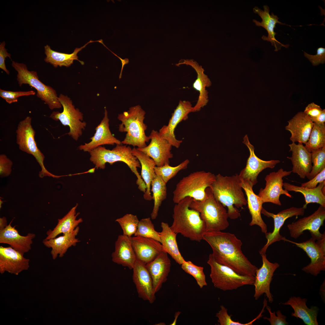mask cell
<instances>
[{
  "mask_svg": "<svg viewBox=\"0 0 325 325\" xmlns=\"http://www.w3.org/2000/svg\"><path fill=\"white\" fill-rule=\"evenodd\" d=\"M312 163L311 172L306 177L310 180L325 168V147L311 152Z\"/></svg>",
  "mask_w": 325,
  "mask_h": 325,
  "instance_id": "44",
  "label": "cell"
},
{
  "mask_svg": "<svg viewBox=\"0 0 325 325\" xmlns=\"http://www.w3.org/2000/svg\"><path fill=\"white\" fill-rule=\"evenodd\" d=\"M132 150L130 146L122 144L116 145L112 150L100 146L89 152L90 159L97 169H105L107 162L110 165L117 162H124L136 176V183L139 189L145 193L146 184L137 170L138 168L141 167V164L137 158L132 154Z\"/></svg>",
  "mask_w": 325,
  "mask_h": 325,
  "instance_id": "4",
  "label": "cell"
},
{
  "mask_svg": "<svg viewBox=\"0 0 325 325\" xmlns=\"http://www.w3.org/2000/svg\"><path fill=\"white\" fill-rule=\"evenodd\" d=\"M266 308L269 312L270 317H264V319L268 320L270 322L271 325H286L288 324V322L286 320V316L282 314L281 311L280 310H277L276 312L277 316L275 315V312H272L271 311V309L267 304L266 306Z\"/></svg>",
  "mask_w": 325,
  "mask_h": 325,
  "instance_id": "48",
  "label": "cell"
},
{
  "mask_svg": "<svg viewBox=\"0 0 325 325\" xmlns=\"http://www.w3.org/2000/svg\"><path fill=\"white\" fill-rule=\"evenodd\" d=\"M292 172L291 171H284L280 168L277 172H272L266 175L265 178V186L260 189L258 195L263 203L269 202L280 206L281 203L279 198L281 195L292 198L289 191L283 189V177L289 175Z\"/></svg>",
  "mask_w": 325,
  "mask_h": 325,
  "instance_id": "14",
  "label": "cell"
},
{
  "mask_svg": "<svg viewBox=\"0 0 325 325\" xmlns=\"http://www.w3.org/2000/svg\"><path fill=\"white\" fill-rule=\"evenodd\" d=\"M11 65L17 73V80L20 87L26 84L34 88L37 90V96L44 101L51 110L61 107L55 90L41 82L36 71H29L23 63L12 61Z\"/></svg>",
  "mask_w": 325,
  "mask_h": 325,
  "instance_id": "8",
  "label": "cell"
},
{
  "mask_svg": "<svg viewBox=\"0 0 325 325\" xmlns=\"http://www.w3.org/2000/svg\"><path fill=\"white\" fill-rule=\"evenodd\" d=\"M181 265V268L185 272L194 278L200 288L207 285L203 267L197 266L191 261H185Z\"/></svg>",
  "mask_w": 325,
  "mask_h": 325,
  "instance_id": "43",
  "label": "cell"
},
{
  "mask_svg": "<svg viewBox=\"0 0 325 325\" xmlns=\"http://www.w3.org/2000/svg\"><path fill=\"white\" fill-rule=\"evenodd\" d=\"M11 246H0V273L5 272L18 275L29 267V260Z\"/></svg>",
  "mask_w": 325,
  "mask_h": 325,
  "instance_id": "20",
  "label": "cell"
},
{
  "mask_svg": "<svg viewBox=\"0 0 325 325\" xmlns=\"http://www.w3.org/2000/svg\"><path fill=\"white\" fill-rule=\"evenodd\" d=\"M152 278L154 293L161 288L170 271L171 262L168 254L162 251L151 262L146 265Z\"/></svg>",
  "mask_w": 325,
  "mask_h": 325,
  "instance_id": "27",
  "label": "cell"
},
{
  "mask_svg": "<svg viewBox=\"0 0 325 325\" xmlns=\"http://www.w3.org/2000/svg\"><path fill=\"white\" fill-rule=\"evenodd\" d=\"M8 225L6 217L5 216L0 218V231L5 228Z\"/></svg>",
  "mask_w": 325,
  "mask_h": 325,
  "instance_id": "55",
  "label": "cell"
},
{
  "mask_svg": "<svg viewBox=\"0 0 325 325\" xmlns=\"http://www.w3.org/2000/svg\"><path fill=\"white\" fill-rule=\"evenodd\" d=\"M134 236L152 238L160 243L159 233L155 230L150 217L143 218L139 221Z\"/></svg>",
  "mask_w": 325,
  "mask_h": 325,
  "instance_id": "42",
  "label": "cell"
},
{
  "mask_svg": "<svg viewBox=\"0 0 325 325\" xmlns=\"http://www.w3.org/2000/svg\"><path fill=\"white\" fill-rule=\"evenodd\" d=\"M240 179L241 186L247 196V204L252 217L249 225L251 226L257 225L260 228L262 232L265 234L267 231V226L261 215L263 203L260 197L254 192L253 186L247 180Z\"/></svg>",
  "mask_w": 325,
  "mask_h": 325,
  "instance_id": "30",
  "label": "cell"
},
{
  "mask_svg": "<svg viewBox=\"0 0 325 325\" xmlns=\"http://www.w3.org/2000/svg\"><path fill=\"white\" fill-rule=\"evenodd\" d=\"M289 151L292 152L290 159L292 165V172L297 174L301 178L304 179L311 172L312 167L311 153L309 152L303 144L292 143L289 144Z\"/></svg>",
  "mask_w": 325,
  "mask_h": 325,
  "instance_id": "28",
  "label": "cell"
},
{
  "mask_svg": "<svg viewBox=\"0 0 325 325\" xmlns=\"http://www.w3.org/2000/svg\"><path fill=\"white\" fill-rule=\"evenodd\" d=\"M220 310L216 314V317L218 318V322L220 325H252L254 321L263 316L262 314L264 311L262 310L260 313L255 318L249 322L243 323L233 320L231 318L232 315H229L228 314L227 309L223 305L220 306Z\"/></svg>",
  "mask_w": 325,
  "mask_h": 325,
  "instance_id": "46",
  "label": "cell"
},
{
  "mask_svg": "<svg viewBox=\"0 0 325 325\" xmlns=\"http://www.w3.org/2000/svg\"><path fill=\"white\" fill-rule=\"evenodd\" d=\"M162 231L159 232L162 251L169 255L175 262L181 265L185 261L179 252L176 241L177 234L168 223L162 222Z\"/></svg>",
  "mask_w": 325,
  "mask_h": 325,
  "instance_id": "35",
  "label": "cell"
},
{
  "mask_svg": "<svg viewBox=\"0 0 325 325\" xmlns=\"http://www.w3.org/2000/svg\"><path fill=\"white\" fill-rule=\"evenodd\" d=\"M35 94V92L32 90L14 91L0 89V96L9 104L17 102L20 97L33 95Z\"/></svg>",
  "mask_w": 325,
  "mask_h": 325,
  "instance_id": "47",
  "label": "cell"
},
{
  "mask_svg": "<svg viewBox=\"0 0 325 325\" xmlns=\"http://www.w3.org/2000/svg\"><path fill=\"white\" fill-rule=\"evenodd\" d=\"M193 107L188 101H180L172 114L167 125H164L159 132L160 135L168 141L172 146L178 148L182 142L175 137L174 131L178 125L188 118V115L192 112Z\"/></svg>",
  "mask_w": 325,
  "mask_h": 325,
  "instance_id": "19",
  "label": "cell"
},
{
  "mask_svg": "<svg viewBox=\"0 0 325 325\" xmlns=\"http://www.w3.org/2000/svg\"><path fill=\"white\" fill-rule=\"evenodd\" d=\"M13 220L5 228L0 231V243L8 244L24 254L31 249L32 240L35 237L36 234L29 233L25 236L20 235L15 226H11Z\"/></svg>",
  "mask_w": 325,
  "mask_h": 325,
  "instance_id": "25",
  "label": "cell"
},
{
  "mask_svg": "<svg viewBox=\"0 0 325 325\" xmlns=\"http://www.w3.org/2000/svg\"><path fill=\"white\" fill-rule=\"evenodd\" d=\"M32 118L26 117L18 123L16 130V143L20 150L33 155L38 162L42 170L39 177L46 176L59 178L62 176H57L51 173L46 170L44 164L45 157L38 147L35 140V131L31 125Z\"/></svg>",
  "mask_w": 325,
  "mask_h": 325,
  "instance_id": "10",
  "label": "cell"
},
{
  "mask_svg": "<svg viewBox=\"0 0 325 325\" xmlns=\"http://www.w3.org/2000/svg\"><path fill=\"white\" fill-rule=\"evenodd\" d=\"M203 240L211 246L217 263L231 268L242 275L255 276L258 268L243 253L242 243L234 234L221 231L206 232Z\"/></svg>",
  "mask_w": 325,
  "mask_h": 325,
  "instance_id": "1",
  "label": "cell"
},
{
  "mask_svg": "<svg viewBox=\"0 0 325 325\" xmlns=\"http://www.w3.org/2000/svg\"><path fill=\"white\" fill-rule=\"evenodd\" d=\"M58 99L63 107V111L61 113L54 111L50 117L54 120L59 121L64 126H68L70 130L67 134L77 141L86 125L85 122H82L83 114L78 109L75 108L72 101L67 96L60 94Z\"/></svg>",
  "mask_w": 325,
  "mask_h": 325,
  "instance_id": "11",
  "label": "cell"
},
{
  "mask_svg": "<svg viewBox=\"0 0 325 325\" xmlns=\"http://www.w3.org/2000/svg\"><path fill=\"white\" fill-rule=\"evenodd\" d=\"M145 112L140 105L132 107L127 111L118 115V119L121 122L119 125L120 132H126L122 144L142 148L147 145L146 142L150 140L145 131L147 126L144 123Z\"/></svg>",
  "mask_w": 325,
  "mask_h": 325,
  "instance_id": "6",
  "label": "cell"
},
{
  "mask_svg": "<svg viewBox=\"0 0 325 325\" xmlns=\"http://www.w3.org/2000/svg\"><path fill=\"white\" fill-rule=\"evenodd\" d=\"M325 181V168L309 181L302 183L301 186L308 188H313L318 184Z\"/></svg>",
  "mask_w": 325,
  "mask_h": 325,
  "instance_id": "51",
  "label": "cell"
},
{
  "mask_svg": "<svg viewBox=\"0 0 325 325\" xmlns=\"http://www.w3.org/2000/svg\"><path fill=\"white\" fill-rule=\"evenodd\" d=\"M94 42H99V40L92 41L91 40L88 42L83 46L80 48H76L74 51L71 54H68L60 53L53 50L49 45H47L44 46L45 53L46 57L44 61L47 63H49L54 67L63 66L67 67H70L73 63L74 60L79 61L82 65L84 64L83 61L78 59L77 53L88 44Z\"/></svg>",
  "mask_w": 325,
  "mask_h": 325,
  "instance_id": "36",
  "label": "cell"
},
{
  "mask_svg": "<svg viewBox=\"0 0 325 325\" xmlns=\"http://www.w3.org/2000/svg\"><path fill=\"white\" fill-rule=\"evenodd\" d=\"M282 240L296 245L303 250L311 259V262L304 267L302 270L315 276L321 271L325 270V236L316 240L311 237L306 241L297 243L288 240L283 237Z\"/></svg>",
  "mask_w": 325,
  "mask_h": 325,
  "instance_id": "12",
  "label": "cell"
},
{
  "mask_svg": "<svg viewBox=\"0 0 325 325\" xmlns=\"http://www.w3.org/2000/svg\"><path fill=\"white\" fill-rule=\"evenodd\" d=\"M5 41L1 43L0 44V68L4 71L7 74L9 75L10 72L6 67L5 60L6 58L8 57L11 58V54L7 51V49L5 48Z\"/></svg>",
  "mask_w": 325,
  "mask_h": 325,
  "instance_id": "53",
  "label": "cell"
},
{
  "mask_svg": "<svg viewBox=\"0 0 325 325\" xmlns=\"http://www.w3.org/2000/svg\"><path fill=\"white\" fill-rule=\"evenodd\" d=\"M322 110L320 106L312 102L306 107L303 112L311 119L318 116Z\"/></svg>",
  "mask_w": 325,
  "mask_h": 325,
  "instance_id": "52",
  "label": "cell"
},
{
  "mask_svg": "<svg viewBox=\"0 0 325 325\" xmlns=\"http://www.w3.org/2000/svg\"><path fill=\"white\" fill-rule=\"evenodd\" d=\"M190 208L199 212L206 226V232L221 231L229 226L227 212L222 204L217 200L210 187L206 190V196L202 200L193 199Z\"/></svg>",
  "mask_w": 325,
  "mask_h": 325,
  "instance_id": "5",
  "label": "cell"
},
{
  "mask_svg": "<svg viewBox=\"0 0 325 325\" xmlns=\"http://www.w3.org/2000/svg\"><path fill=\"white\" fill-rule=\"evenodd\" d=\"M130 239L137 259L145 265L153 260L163 251L161 243L152 238L135 236Z\"/></svg>",
  "mask_w": 325,
  "mask_h": 325,
  "instance_id": "23",
  "label": "cell"
},
{
  "mask_svg": "<svg viewBox=\"0 0 325 325\" xmlns=\"http://www.w3.org/2000/svg\"><path fill=\"white\" fill-rule=\"evenodd\" d=\"M243 142L248 147L250 155L246 167L238 175L240 178L247 180L253 186L258 182L257 177L261 172L267 168H274L280 161L278 160L265 161L258 157L255 153L254 147L250 143L247 135L244 137Z\"/></svg>",
  "mask_w": 325,
  "mask_h": 325,
  "instance_id": "15",
  "label": "cell"
},
{
  "mask_svg": "<svg viewBox=\"0 0 325 325\" xmlns=\"http://www.w3.org/2000/svg\"><path fill=\"white\" fill-rule=\"evenodd\" d=\"M148 136L151 140L149 144L144 147L137 149L151 158L156 166L169 164V159L173 157L171 151L172 145L163 138L157 131L153 129Z\"/></svg>",
  "mask_w": 325,
  "mask_h": 325,
  "instance_id": "16",
  "label": "cell"
},
{
  "mask_svg": "<svg viewBox=\"0 0 325 325\" xmlns=\"http://www.w3.org/2000/svg\"><path fill=\"white\" fill-rule=\"evenodd\" d=\"M193 198L186 197L176 203L173 208V222L170 228L175 233H179L192 241L200 242L206 232V224L197 211L189 206Z\"/></svg>",
  "mask_w": 325,
  "mask_h": 325,
  "instance_id": "3",
  "label": "cell"
},
{
  "mask_svg": "<svg viewBox=\"0 0 325 325\" xmlns=\"http://www.w3.org/2000/svg\"><path fill=\"white\" fill-rule=\"evenodd\" d=\"M215 198L228 208V218L235 219L240 216L237 208L247 204L241 185V180L236 174L232 176H224L220 174L216 175L215 181L211 187Z\"/></svg>",
  "mask_w": 325,
  "mask_h": 325,
  "instance_id": "2",
  "label": "cell"
},
{
  "mask_svg": "<svg viewBox=\"0 0 325 325\" xmlns=\"http://www.w3.org/2000/svg\"><path fill=\"white\" fill-rule=\"evenodd\" d=\"M189 162V160L187 159L175 166H172L169 164L159 167L156 166L154 168V171L156 175L159 176L166 184L180 171L186 169Z\"/></svg>",
  "mask_w": 325,
  "mask_h": 325,
  "instance_id": "41",
  "label": "cell"
},
{
  "mask_svg": "<svg viewBox=\"0 0 325 325\" xmlns=\"http://www.w3.org/2000/svg\"><path fill=\"white\" fill-rule=\"evenodd\" d=\"M307 301V299L305 298L292 296L282 304L290 305L294 311L292 313V316L301 319L305 324L318 325L317 317L318 309L316 306H312L310 308H308L306 305Z\"/></svg>",
  "mask_w": 325,
  "mask_h": 325,
  "instance_id": "33",
  "label": "cell"
},
{
  "mask_svg": "<svg viewBox=\"0 0 325 325\" xmlns=\"http://www.w3.org/2000/svg\"><path fill=\"white\" fill-rule=\"evenodd\" d=\"M216 175L204 171H197L183 177L174 190L173 201L177 203L186 197L202 200L206 196V190L215 181Z\"/></svg>",
  "mask_w": 325,
  "mask_h": 325,
  "instance_id": "7",
  "label": "cell"
},
{
  "mask_svg": "<svg viewBox=\"0 0 325 325\" xmlns=\"http://www.w3.org/2000/svg\"><path fill=\"white\" fill-rule=\"evenodd\" d=\"M183 63L190 65L197 73V78L193 83V87L199 91V95L197 102L193 107L192 112L199 111L208 102V92L206 88L210 86L212 82L207 76L204 73V69L196 62L193 60L185 61Z\"/></svg>",
  "mask_w": 325,
  "mask_h": 325,
  "instance_id": "32",
  "label": "cell"
},
{
  "mask_svg": "<svg viewBox=\"0 0 325 325\" xmlns=\"http://www.w3.org/2000/svg\"><path fill=\"white\" fill-rule=\"evenodd\" d=\"M305 209L303 207L297 208L292 207L283 210L277 214H274L267 211L262 208L261 213L268 217H271L273 219L274 227L272 232H267L265 234L267 242L259 251L260 254H265L269 246L275 242L282 240L283 237L280 234V232L285 221L288 218L293 216L303 215L305 213Z\"/></svg>",
  "mask_w": 325,
  "mask_h": 325,
  "instance_id": "17",
  "label": "cell"
},
{
  "mask_svg": "<svg viewBox=\"0 0 325 325\" xmlns=\"http://www.w3.org/2000/svg\"><path fill=\"white\" fill-rule=\"evenodd\" d=\"M2 200L1 199L0 200V208H2V203H3V201H2V200Z\"/></svg>",
  "mask_w": 325,
  "mask_h": 325,
  "instance_id": "56",
  "label": "cell"
},
{
  "mask_svg": "<svg viewBox=\"0 0 325 325\" xmlns=\"http://www.w3.org/2000/svg\"><path fill=\"white\" fill-rule=\"evenodd\" d=\"M207 263L210 267V277L214 286L223 291L236 289L246 285H253V276L240 275L231 268L217 263L211 254Z\"/></svg>",
  "mask_w": 325,
  "mask_h": 325,
  "instance_id": "9",
  "label": "cell"
},
{
  "mask_svg": "<svg viewBox=\"0 0 325 325\" xmlns=\"http://www.w3.org/2000/svg\"><path fill=\"white\" fill-rule=\"evenodd\" d=\"M285 127L291 134L290 138L292 143L298 142L305 144L308 141L314 122L303 112H300L288 121Z\"/></svg>",
  "mask_w": 325,
  "mask_h": 325,
  "instance_id": "26",
  "label": "cell"
},
{
  "mask_svg": "<svg viewBox=\"0 0 325 325\" xmlns=\"http://www.w3.org/2000/svg\"><path fill=\"white\" fill-rule=\"evenodd\" d=\"M305 147L310 152L325 147V124L314 123L308 140Z\"/></svg>",
  "mask_w": 325,
  "mask_h": 325,
  "instance_id": "40",
  "label": "cell"
},
{
  "mask_svg": "<svg viewBox=\"0 0 325 325\" xmlns=\"http://www.w3.org/2000/svg\"><path fill=\"white\" fill-rule=\"evenodd\" d=\"M119 224L123 231V235L128 237L135 234L139 221L137 216L131 214H128L115 220Z\"/></svg>",
  "mask_w": 325,
  "mask_h": 325,
  "instance_id": "45",
  "label": "cell"
},
{
  "mask_svg": "<svg viewBox=\"0 0 325 325\" xmlns=\"http://www.w3.org/2000/svg\"><path fill=\"white\" fill-rule=\"evenodd\" d=\"M79 230V228L78 226L72 232L63 234L62 236L43 240V244L47 247L51 248V253L53 259H56L58 255L62 257L69 248L76 246L80 242L79 239L76 237Z\"/></svg>",
  "mask_w": 325,
  "mask_h": 325,
  "instance_id": "31",
  "label": "cell"
},
{
  "mask_svg": "<svg viewBox=\"0 0 325 325\" xmlns=\"http://www.w3.org/2000/svg\"><path fill=\"white\" fill-rule=\"evenodd\" d=\"M132 280L139 298L153 303L156 299L152 280L146 265L137 259L133 268Z\"/></svg>",
  "mask_w": 325,
  "mask_h": 325,
  "instance_id": "21",
  "label": "cell"
},
{
  "mask_svg": "<svg viewBox=\"0 0 325 325\" xmlns=\"http://www.w3.org/2000/svg\"><path fill=\"white\" fill-rule=\"evenodd\" d=\"M263 7L264 10L257 7H255L253 8L254 13L258 14L262 20L261 22H260L255 19H253V22L256 26L263 27L268 33V36L263 35L262 38L263 40L270 42L272 45L275 47V51H277L281 49L282 46L286 48H288L289 45L283 44L276 39L275 36L277 34L274 30V28H276V25L277 23L282 25H287L279 21L278 20L279 18L273 13H271V15H270L269 14V8L268 5H264Z\"/></svg>",
  "mask_w": 325,
  "mask_h": 325,
  "instance_id": "22",
  "label": "cell"
},
{
  "mask_svg": "<svg viewBox=\"0 0 325 325\" xmlns=\"http://www.w3.org/2000/svg\"><path fill=\"white\" fill-rule=\"evenodd\" d=\"M130 237L123 234L118 236L112 258L114 262L132 269L137 259Z\"/></svg>",
  "mask_w": 325,
  "mask_h": 325,
  "instance_id": "29",
  "label": "cell"
},
{
  "mask_svg": "<svg viewBox=\"0 0 325 325\" xmlns=\"http://www.w3.org/2000/svg\"><path fill=\"white\" fill-rule=\"evenodd\" d=\"M260 255L262 264L261 267L258 268L255 273L253 284L255 287L254 297L255 300H257L265 293L268 299L269 302L272 303L273 299L270 292V284L274 273L280 265L277 262L272 263L270 262L267 259L266 254Z\"/></svg>",
  "mask_w": 325,
  "mask_h": 325,
  "instance_id": "18",
  "label": "cell"
},
{
  "mask_svg": "<svg viewBox=\"0 0 325 325\" xmlns=\"http://www.w3.org/2000/svg\"><path fill=\"white\" fill-rule=\"evenodd\" d=\"M304 55L307 58L314 66H316L325 62V48L322 47L318 48L317 54L314 55L309 54L304 51Z\"/></svg>",
  "mask_w": 325,
  "mask_h": 325,
  "instance_id": "50",
  "label": "cell"
},
{
  "mask_svg": "<svg viewBox=\"0 0 325 325\" xmlns=\"http://www.w3.org/2000/svg\"><path fill=\"white\" fill-rule=\"evenodd\" d=\"M13 162L4 154L0 155V176L1 178L8 176L11 174Z\"/></svg>",
  "mask_w": 325,
  "mask_h": 325,
  "instance_id": "49",
  "label": "cell"
},
{
  "mask_svg": "<svg viewBox=\"0 0 325 325\" xmlns=\"http://www.w3.org/2000/svg\"><path fill=\"white\" fill-rule=\"evenodd\" d=\"M151 186L154 206L151 214V217L152 219H155L158 215L159 208L162 201L166 198L167 187L166 184L159 176L157 175L152 181Z\"/></svg>",
  "mask_w": 325,
  "mask_h": 325,
  "instance_id": "39",
  "label": "cell"
},
{
  "mask_svg": "<svg viewBox=\"0 0 325 325\" xmlns=\"http://www.w3.org/2000/svg\"><path fill=\"white\" fill-rule=\"evenodd\" d=\"M132 153L137 158L141 166V176L146 187L144 198L146 200H151L153 199L150 192L151 184L156 176L154 169L155 163L150 157L135 147L132 149Z\"/></svg>",
  "mask_w": 325,
  "mask_h": 325,
  "instance_id": "34",
  "label": "cell"
},
{
  "mask_svg": "<svg viewBox=\"0 0 325 325\" xmlns=\"http://www.w3.org/2000/svg\"><path fill=\"white\" fill-rule=\"evenodd\" d=\"M109 119L107 112L105 109L104 116L100 123L96 128V132L90 139L91 141L78 147L81 150L89 153L97 147L104 145L121 144V141L112 134L109 128Z\"/></svg>",
  "mask_w": 325,
  "mask_h": 325,
  "instance_id": "24",
  "label": "cell"
},
{
  "mask_svg": "<svg viewBox=\"0 0 325 325\" xmlns=\"http://www.w3.org/2000/svg\"><path fill=\"white\" fill-rule=\"evenodd\" d=\"M325 219V207L320 205L317 209L310 215L299 219L288 224L287 228L291 237L297 239L305 230L309 231L311 237L319 240L325 236V232L321 233L319 229L323 225Z\"/></svg>",
  "mask_w": 325,
  "mask_h": 325,
  "instance_id": "13",
  "label": "cell"
},
{
  "mask_svg": "<svg viewBox=\"0 0 325 325\" xmlns=\"http://www.w3.org/2000/svg\"><path fill=\"white\" fill-rule=\"evenodd\" d=\"M314 123L322 124L325 122V109L322 110L320 114L316 118L311 119Z\"/></svg>",
  "mask_w": 325,
  "mask_h": 325,
  "instance_id": "54",
  "label": "cell"
},
{
  "mask_svg": "<svg viewBox=\"0 0 325 325\" xmlns=\"http://www.w3.org/2000/svg\"><path fill=\"white\" fill-rule=\"evenodd\" d=\"M325 186V181L319 183L316 187L308 188L302 186H296L287 182L283 183V187L288 191L298 192L303 194L305 198V203L303 207L307 208V205L311 203H316L325 207V195L322 189Z\"/></svg>",
  "mask_w": 325,
  "mask_h": 325,
  "instance_id": "38",
  "label": "cell"
},
{
  "mask_svg": "<svg viewBox=\"0 0 325 325\" xmlns=\"http://www.w3.org/2000/svg\"><path fill=\"white\" fill-rule=\"evenodd\" d=\"M78 204L73 207L63 217L58 220V223L52 230H49L46 232L47 235L45 240L55 238L59 234H63L71 232L82 222L81 218L77 219L79 212L76 213Z\"/></svg>",
  "mask_w": 325,
  "mask_h": 325,
  "instance_id": "37",
  "label": "cell"
}]
</instances>
